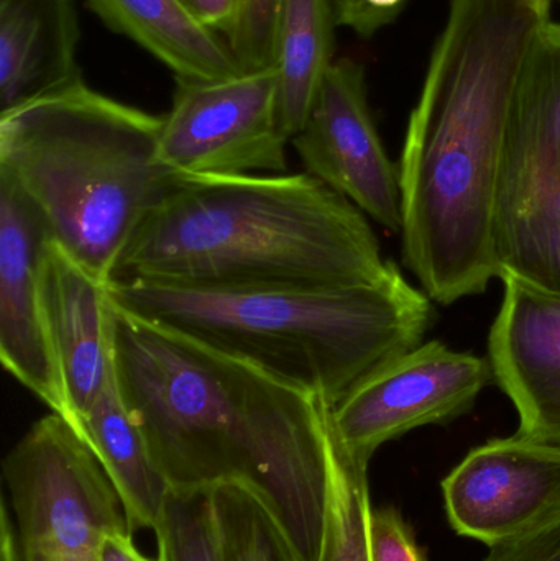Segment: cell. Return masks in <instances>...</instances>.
<instances>
[{
    "mask_svg": "<svg viewBox=\"0 0 560 561\" xmlns=\"http://www.w3.org/2000/svg\"><path fill=\"white\" fill-rule=\"evenodd\" d=\"M2 474L23 561H99L105 534L128 527L104 468L58 414L26 431Z\"/></svg>",
    "mask_w": 560,
    "mask_h": 561,
    "instance_id": "obj_6",
    "label": "cell"
},
{
    "mask_svg": "<svg viewBox=\"0 0 560 561\" xmlns=\"http://www.w3.org/2000/svg\"><path fill=\"white\" fill-rule=\"evenodd\" d=\"M393 265L365 214L311 174L178 176L112 279L321 286L377 283Z\"/></svg>",
    "mask_w": 560,
    "mask_h": 561,
    "instance_id": "obj_3",
    "label": "cell"
},
{
    "mask_svg": "<svg viewBox=\"0 0 560 561\" xmlns=\"http://www.w3.org/2000/svg\"><path fill=\"white\" fill-rule=\"evenodd\" d=\"M222 561H298L268 504L240 483L210 488Z\"/></svg>",
    "mask_w": 560,
    "mask_h": 561,
    "instance_id": "obj_20",
    "label": "cell"
},
{
    "mask_svg": "<svg viewBox=\"0 0 560 561\" xmlns=\"http://www.w3.org/2000/svg\"><path fill=\"white\" fill-rule=\"evenodd\" d=\"M372 561H426L413 530L395 507L372 510Z\"/></svg>",
    "mask_w": 560,
    "mask_h": 561,
    "instance_id": "obj_24",
    "label": "cell"
},
{
    "mask_svg": "<svg viewBox=\"0 0 560 561\" xmlns=\"http://www.w3.org/2000/svg\"><path fill=\"white\" fill-rule=\"evenodd\" d=\"M502 280L489 336L493 378L515 405L518 434L560 445V299Z\"/></svg>",
    "mask_w": 560,
    "mask_h": 561,
    "instance_id": "obj_13",
    "label": "cell"
},
{
    "mask_svg": "<svg viewBox=\"0 0 560 561\" xmlns=\"http://www.w3.org/2000/svg\"><path fill=\"white\" fill-rule=\"evenodd\" d=\"M559 2H560V0H559Z\"/></svg>",
    "mask_w": 560,
    "mask_h": 561,
    "instance_id": "obj_30",
    "label": "cell"
},
{
    "mask_svg": "<svg viewBox=\"0 0 560 561\" xmlns=\"http://www.w3.org/2000/svg\"><path fill=\"white\" fill-rule=\"evenodd\" d=\"M117 309L243 359L335 408L423 343L431 297L400 268L377 283L197 286L150 278L107 284Z\"/></svg>",
    "mask_w": 560,
    "mask_h": 561,
    "instance_id": "obj_4",
    "label": "cell"
},
{
    "mask_svg": "<svg viewBox=\"0 0 560 561\" xmlns=\"http://www.w3.org/2000/svg\"><path fill=\"white\" fill-rule=\"evenodd\" d=\"M49 233L22 194L0 178V359L69 424V408L43 316L42 255Z\"/></svg>",
    "mask_w": 560,
    "mask_h": 561,
    "instance_id": "obj_11",
    "label": "cell"
},
{
    "mask_svg": "<svg viewBox=\"0 0 560 561\" xmlns=\"http://www.w3.org/2000/svg\"><path fill=\"white\" fill-rule=\"evenodd\" d=\"M81 438L117 491L128 529H157L170 484L155 465L144 434L125 404L115 366L104 391L85 415Z\"/></svg>",
    "mask_w": 560,
    "mask_h": 561,
    "instance_id": "obj_17",
    "label": "cell"
},
{
    "mask_svg": "<svg viewBox=\"0 0 560 561\" xmlns=\"http://www.w3.org/2000/svg\"><path fill=\"white\" fill-rule=\"evenodd\" d=\"M495 262L500 279L560 299V170L500 204Z\"/></svg>",
    "mask_w": 560,
    "mask_h": 561,
    "instance_id": "obj_18",
    "label": "cell"
},
{
    "mask_svg": "<svg viewBox=\"0 0 560 561\" xmlns=\"http://www.w3.org/2000/svg\"><path fill=\"white\" fill-rule=\"evenodd\" d=\"M492 378L489 358L456 352L439 340L421 343L332 408V432L348 455L370 463L387 442L469 414Z\"/></svg>",
    "mask_w": 560,
    "mask_h": 561,
    "instance_id": "obj_8",
    "label": "cell"
},
{
    "mask_svg": "<svg viewBox=\"0 0 560 561\" xmlns=\"http://www.w3.org/2000/svg\"><path fill=\"white\" fill-rule=\"evenodd\" d=\"M335 26L331 0H283L273 66L289 140L305 125L324 76L334 65Z\"/></svg>",
    "mask_w": 560,
    "mask_h": 561,
    "instance_id": "obj_19",
    "label": "cell"
},
{
    "mask_svg": "<svg viewBox=\"0 0 560 561\" xmlns=\"http://www.w3.org/2000/svg\"><path fill=\"white\" fill-rule=\"evenodd\" d=\"M39 284L46 333L68 401L69 425L81 437L85 415L114 371L107 284L52 239L43 249Z\"/></svg>",
    "mask_w": 560,
    "mask_h": 561,
    "instance_id": "obj_12",
    "label": "cell"
},
{
    "mask_svg": "<svg viewBox=\"0 0 560 561\" xmlns=\"http://www.w3.org/2000/svg\"><path fill=\"white\" fill-rule=\"evenodd\" d=\"M0 561H23L15 520L5 494L0 503Z\"/></svg>",
    "mask_w": 560,
    "mask_h": 561,
    "instance_id": "obj_29",
    "label": "cell"
},
{
    "mask_svg": "<svg viewBox=\"0 0 560 561\" xmlns=\"http://www.w3.org/2000/svg\"><path fill=\"white\" fill-rule=\"evenodd\" d=\"M331 503L321 561H372L368 463L348 455L334 437Z\"/></svg>",
    "mask_w": 560,
    "mask_h": 561,
    "instance_id": "obj_21",
    "label": "cell"
},
{
    "mask_svg": "<svg viewBox=\"0 0 560 561\" xmlns=\"http://www.w3.org/2000/svg\"><path fill=\"white\" fill-rule=\"evenodd\" d=\"M112 346L125 404L170 488L245 484L268 504L296 559L321 561L334 467L331 405L114 304Z\"/></svg>",
    "mask_w": 560,
    "mask_h": 561,
    "instance_id": "obj_1",
    "label": "cell"
},
{
    "mask_svg": "<svg viewBox=\"0 0 560 561\" xmlns=\"http://www.w3.org/2000/svg\"><path fill=\"white\" fill-rule=\"evenodd\" d=\"M552 0H449L401 154L404 265L449 306L499 278L506 135Z\"/></svg>",
    "mask_w": 560,
    "mask_h": 561,
    "instance_id": "obj_2",
    "label": "cell"
},
{
    "mask_svg": "<svg viewBox=\"0 0 560 561\" xmlns=\"http://www.w3.org/2000/svg\"><path fill=\"white\" fill-rule=\"evenodd\" d=\"M275 66L230 78H176L163 115L161 163L181 178L282 174L289 144Z\"/></svg>",
    "mask_w": 560,
    "mask_h": 561,
    "instance_id": "obj_7",
    "label": "cell"
},
{
    "mask_svg": "<svg viewBox=\"0 0 560 561\" xmlns=\"http://www.w3.org/2000/svg\"><path fill=\"white\" fill-rule=\"evenodd\" d=\"M450 527L459 536L503 546L560 513V445L516 432L470 450L443 480Z\"/></svg>",
    "mask_w": 560,
    "mask_h": 561,
    "instance_id": "obj_10",
    "label": "cell"
},
{
    "mask_svg": "<svg viewBox=\"0 0 560 561\" xmlns=\"http://www.w3.org/2000/svg\"><path fill=\"white\" fill-rule=\"evenodd\" d=\"M482 561H560V513L533 533L493 547Z\"/></svg>",
    "mask_w": 560,
    "mask_h": 561,
    "instance_id": "obj_26",
    "label": "cell"
},
{
    "mask_svg": "<svg viewBox=\"0 0 560 561\" xmlns=\"http://www.w3.org/2000/svg\"><path fill=\"white\" fill-rule=\"evenodd\" d=\"M107 28L137 43L174 78L210 79L240 75L226 38L194 19L183 0H85Z\"/></svg>",
    "mask_w": 560,
    "mask_h": 561,
    "instance_id": "obj_16",
    "label": "cell"
},
{
    "mask_svg": "<svg viewBox=\"0 0 560 561\" xmlns=\"http://www.w3.org/2000/svg\"><path fill=\"white\" fill-rule=\"evenodd\" d=\"M194 19L226 38L236 16L237 0H183Z\"/></svg>",
    "mask_w": 560,
    "mask_h": 561,
    "instance_id": "obj_27",
    "label": "cell"
},
{
    "mask_svg": "<svg viewBox=\"0 0 560 561\" xmlns=\"http://www.w3.org/2000/svg\"><path fill=\"white\" fill-rule=\"evenodd\" d=\"M282 5L283 0H237L226 42L243 71L270 68L275 62Z\"/></svg>",
    "mask_w": 560,
    "mask_h": 561,
    "instance_id": "obj_23",
    "label": "cell"
},
{
    "mask_svg": "<svg viewBox=\"0 0 560 561\" xmlns=\"http://www.w3.org/2000/svg\"><path fill=\"white\" fill-rule=\"evenodd\" d=\"M560 170V22L539 33L506 135L500 204Z\"/></svg>",
    "mask_w": 560,
    "mask_h": 561,
    "instance_id": "obj_15",
    "label": "cell"
},
{
    "mask_svg": "<svg viewBox=\"0 0 560 561\" xmlns=\"http://www.w3.org/2000/svg\"><path fill=\"white\" fill-rule=\"evenodd\" d=\"M75 0H0V114L82 79Z\"/></svg>",
    "mask_w": 560,
    "mask_h": 561,
    "instance_id": "obj_14",
    "label": "cell"
},
{
    "mask_svg": "<svg viewBox=\"0 0 560 561\" xmlns=\"http://www.w3.org/2000/svg\"><path fill=\"white\" fill-rule=\"evenodd\" d=\"M338 26L351 28L368 39L391 25L407 7L408 0H331Z\"/></svg>",
    "mask_w": 560,
    "mask_h": 561,
    "instance_id": "obj_25",
    "label": "cell"
},
{
    "mask_svg": "<svg viewBox=\"0 0 560 561\" xmlns=\"http://www.w3.org/2000/svg\"><path fill=\"white\" fill-rule=\"evenodd\" d=\"M292 144L308 174L385 229L401 232L400 171L378 135L361 61L335 59Z\"/></svg>",
    "mask_w": 560,
    "mask_h": 561,
    "instance_id": "obj_9",
    "label": "cell"
},
{
    "mask_svg": "<svg viewBox=\"0 0 560 561\" xmlns=\"http://www.w3.org/2000/svg\"><path fill=\"white\" fill-rule=\"evenodd\" d=\"M163 117L82 79L0 114V178L49 239L104 284L178 176L160 158Z\"/></svg>",
    "mask_w": 560,
    "mask_h": 561,
    "instance_id": "obj_5",
    "label": "cell"
},
{
    "mask_svg": "<svg viewBox=\"0 0 560 561\" xmlns=\"http://www.w3.org/2000/svg\"><path fill=\"white\" fill-rule=\"evenodd\" d=\"M132 534L128 527L105 534L99 549V561H155L137 549Z\"/></svg>",
    "mask_w": 560,
    "mask_h": 561,
    "instance_id": "obj_28",
    "label": "cell"
},
{
    "mask_svg": "<svg viewBox=\"0 0 560 561\" xmlns=\"http://www.w3.org/2000/svg\"><path fill=\"white\" fill-rule=\"evenodd\" d=\"M153 533L158 542L155 561H222L210 488H170Z\"/></svg>",
    "mask_w": 560,
    "mask_h": 561,
    "instance_id": "obj_22",
    "label": "cell"
}]
</instances>
